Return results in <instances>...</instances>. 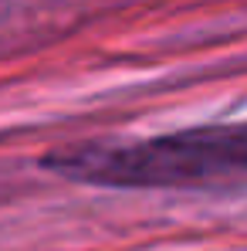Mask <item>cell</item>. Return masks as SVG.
<instances>
[{
	"instance_id": "cell-1",
	"label": "cell",
	"mask_w": 247,
	"mask_h": 251,
	"mask_svg": "<svg viewBox=\"0 0 247 251\" xmlns=\"http://www.w3.org/2000/svg\"><path fill=\"white\" fill-rule=\"evenodd\" d=\"M244 146L241 126H210L132 146H85L51 153L44 167L95 187H224L244 176Z\"/></svg>"
}]
</instances>
